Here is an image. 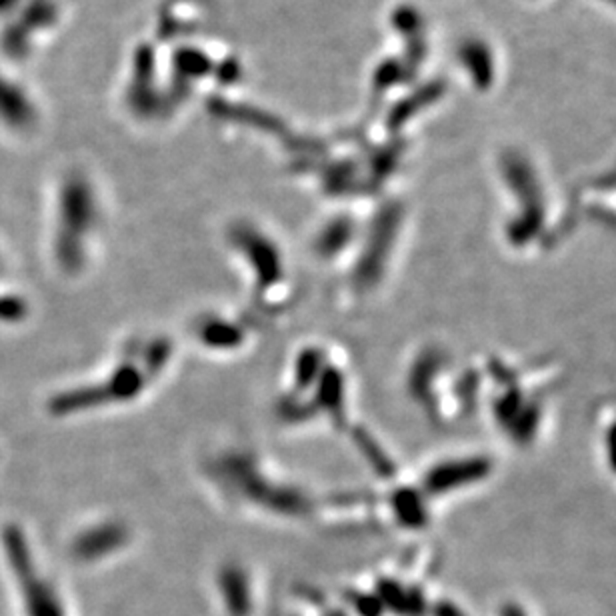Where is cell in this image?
<instances>
[{
    "instance_id": "cell-1",
    "label": "cell",
    "mask_w": 616,
    "mask_h": 616,
    "mask_svg": "<svg viewBox=\"0 0 616 616\" xmlns=\"http://www.w3.org/2000/svg\"><path fill=\"white\" fill-rule=\"evenodd\" d=\"M4 540L8 561H11L12 571L16 572V577H19L22 585L29 616H62V611L59 603H56L53 590L37 577L35 571H32L29 550L27 545H24L21 532L8 530Z\"/></svg>"
}]
</instances>
